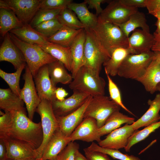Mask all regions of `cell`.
I'll list each match as a JSON object with an SVG mask.
<instances>
[{
	"label": "cell",
	"mask_w": 160,
	"mask_h": 160,
	"mask_svg": "<svg viewBox=\"0 0 160 160\" xmlns=\"http://www.w3.org/2000/svg\"><path fill=\"white\" fill-rule=\"evenodd\" d=\"M11 113L12 119L9 137L24 141L31 145L36 149L38 148L43 140L41 122L33 121L27 116L25 110Z\"/></svg>",
	"instance_id": "obj_1"
},
{
	"label": "cell",
	"mask_w": 160,
	"mask_h": 160,
	"mask_svg": "<svg viewBox=\"0 0 160 160\" xmlns=\"http://www.w3.org/2000/svg\"><path fill=\"white\" fill-rule=\"evenodd\" d=\"M98 20L96 26L90 29L111 56L112 52L117 48L129 47L128 38L119 26Z\"/></svg>",
	"instance_id": "obj_2"
},
{
	"label": "cell",
	"mask_w": 160,
	"mask_h": 160,
	"mask_svg": "<svg viewBox=\"0 0 160 160\" xmlns=\"http://www.w3.org/2000/svg\"><path fill=\"white\" fill-rule=\"evenodd\" d=\"M11 39L23 54L34 78L42 66L57 60L37 44L26 43L9 33Z\"/></svg>",
	"instance_id": "obj_3"
},
{
	"label": "cell",
	"mask_w": 160,
	"mask_h": 160,
	"mask_svg": "<svg viewBox=\"0 0 160 160\" xmlns=\"http://www.w3.org/2000/svg\"><path fill=\"white\" fill-rule=\"evenodd\" d=\"M105 84L103 78L84 65L77 72L69 87L73 90L94 97L105 95Z\"/></svg>",
	"instance_id": "obj_4"
},
{
	"label": "cell",
	"mask_w": 160,
	"mask_h": 160,
	"mask_svg": "<svg viewBox=\"0 0 160 160\" xmlns=\"http://www.w3.org/2000/svg\"><path fill=\"white\" fill-rule=\"evenodd\" d=\"M85 30L84 66L99 75L102 65L111 56L101 45L91 30Z\"/></svg>",
	"instance_id": "obj_5"
},
{
	"label": "cell",
	"mask_w": 160,
	"mask_h": 160,
	"mask_svg": "<svg viewBox=\"0 0 160 160\" xmlns=\"http://www.w3.org/2000/svg\"><path fill=\"white\" fill-rule=\"evenodd\" d=\"M153 51L139 54H130L121 64L117 75L126 79L136 80L144 73L154 57Z\"/></svg>",
	"instance_id": "obj_6"
},
{
	"label": "cell",
	"mask_w": 160,
	"mask_h": 160,
	"mask_svg": "<svg viewBox=\"0 0 160 160\" xmlns=\"http://www.w3.org/2000/svg\"><path fill=\"white\" fill-rule=\"evenodd\" d=\"M120 108L109 97L105 95L92 97L86 110L84 119L87 117L94 118L99 128L104 124L113 113L119 111Z\"/></svg>",
	"instance_id": "obj_7"
},
{
	"label": "cell",
	"mask_w": 160,
	"mask_h": 160,
	"mask_svg": "<svg viewBox=\"0 0 160 160\" xmlns=\"http://www.w3.org/2000/svg\"><path fill=\"white\" fill-rule=\"evenodd\" d=\"M36 112L40 116L43 133L42 144L36 150L38 155L37 158H41L44 149L49 139L55 132L59 129V127L50 101L45 99L41 100Z\"/></svg>",
	"instance_id": "obj_8"
},
{
	"label": "cell",
	"mask_w": 160,
	"mask_h": 160,
	"mask_svg": "<svg viewBox=\"0 0 160 160\" xmlns=\"http://www.w3.org/2000/svg\"><path fill=\"white\" fill-rule=\"evenodd\" d=\"M41 0H0V8L12 10L23 24L31 21L38 11Z\"/></svg>",
	"instance_id": "obj_9"
},
{
	"label": "cell",
	"mask_w": 160,
	"mask_h": 160,
	"mask_svg": "<svg viewBox=\"0 0 160 160\" xmlns=\"http://www.w3.org/2000/svg\"><path fill=\"white\" fill-rule=\"evenodd\" d=\"M138 11L137 8L129 7L125 5L121 0L110 1L97 17L98 20L119 25L126 22L132 14Z\"/></svg>",
	"instance_id": "obj_10"
},
{
	"label": "cell",
	"mask_w": 160,
	"mask_h": 160,
	"mask_svg": "<svg viewBox=\"0 0 160 160\" xmlns=\"http://www.w3.org/2000/svg\"><path fill=\"white\" fill-rule=\"evenodd\" d=\"M23 75L24 84L21 89L20 97L25 103L28 118L32 120L35 112L41 102L33 79V76L27 65Z\"/></svg>",
	"instance_id": "obj_11"
},
{
	"label": "cell",
	"mask_w": 160,
	"mask_h": 160,
	"mask_svg": "<svg viewBox=\"0 0 160 160\" xmlns=\"http://www.w3.org/2000/svg\"><path fill=\"white\" fill-rule=\"evenodd\" d=\"M69 97L60 101L56 99L52 102V109L56 117L66 116L82 105L90 95L78 90Z\"/></svg>",
	"instance_id": "obj_12"
},
{
	"label": "cell",
	"mask_w": 160,
	"mask_h": 160,
	"mask_svg": "<svg viewBox=\"0 0 160 160\" xmlns=\"http://www.w3.org/2000/svg\"><path fill=\"white\" fill-rule=\"evenodd\" d=\"M96 120L91 117H86L77 127L69 136L70 141L80 140L87 142L101 140Z\"/></svg>",
	"instance_id": "obj_13"
},
{
	"label": "cell",
	"mask_w": 160,
	"mask_h": 160,
	"mask_svg": "<svg viewBox=\"0 0 160 160\" xmlns=\"http://www.w3.org/2000/svg\"><path fill=\"white\" fill-rule=\"evenodd\" d=\"M136 130L132 124H126L108 134L105 139L98 143L99 145L103 148L117 150L125 148L129 138Z\"/></svg>",
	"instance_id": "obj_14"
},
{
	"label": "cell",
	"mask_w": 160,
	"mask_h": 160,
	"mask_svg": "<svg viewBox=\"0 0 160 160\" xmlns=\"http://www.w3.org/2000/svg\"><path fill=\"white\" fill-rule=\"evenodd\" d=\"M34 78L36 87L41 100L45 99L52 102L56 99L55 92L57 88L53 84L50 79L47 65L41 67Z\"/></svg>",
	"instance_id": "obj_15"
},
{
	"label": "cell",
	"mask_w": 160,
	"mask_h": 160,
	"mask_svg": "<svg viewBox=\"0 0 160 160\" xmlns=\"http://www.w3.org/2000/svg\"><path fill=\"white\" fill-rule=\"evenodd\" d=\"M92 97L90 95L82 105L72 113L56 117L59 128L65 135L69 137L84 119L86 110Z\"/></svg>",
	"instance_id": "obj_16"
},
{
	"label": "cell",
	"mask_w": 160,
	"mask_h": 160,
	"mask_svg": "<svg viewBox=\"0 0 160 160\" xmlns=\"http://www.w3.org/2000/svg\"><path fill=\"white\" fill-rule=\"evenodd\" d=\"M3 139L5 142L7 148V158L23 159L38 158L36 149L30 144L10 137Z\"/></svg>",
	"instance_id": "obj_17"
},
{
	"label": "cell",
	"mask_w": 160,
	"mask_h": 160,
	"mask_svg": "<svg viewBox=\"0 0 160 160\" xmlns=\"http://www.w3.org/2000/svg\"><path fill=\"white\" fill-rule=\"evenodd\" d=\"M0 61L11 63L16 70L26 63L22 52L11 39L9 32L4 37L0 46Z\"/></svg>",
	"instance_id": "obj_18"
},
{
	"label": "cell",
	"mask_w": 160,
	"mask_h": 160,
	"mask_svg": "<svg viewBox=\"0 0 160 160\" xmlns=\"http://www.w3.org/2000/svg\"><path fill=\"white\" fill-rule=\"evenodd\" d=\"M129 47L133 54L150 51L155 42L153 34L142 29H136L128 38Z\"/></svg>",
	"instance_id": "obj_19"
},
{
	"label": "cell",
	"mask_w": 160,
	"mask_h": 160,
	"mask_svg": "<svg viewBox=\"0 0 160 160\" xmlns=\"http://www.w3.org/2000/svg\"><path fill=\"white\" fill-rule=\"evenodd\" d=\"M70 142L69 137L65 135L59 128L47 144L41 158L45 160L56 159L59 154Z\"/></svg>",
	"instance_id": "obj_20"
},
{
	"label": "cell",
	"mask_w": 160,
	"mask_h": 160,
	"mask_svg": "<svg viewBox=\"0 0 160 160\" xmlns=\"http://www.w3.org/2000/svg\"><path fill=\"white\" fill-rule=\"evenodd\" d=\"M86 38L85 29H82L70 47L72 61L71 72L73 79L79 70L85 65L84 47Z\"/></svg>",
	"instance_id": "obj_21"
},
{
	"label": "cell",
	"mask_w": 160,
	"mask_h": 160,
	"mask_svg": "<svg viewBox=\"0 0 160 160\" xmlns=\"http://www.w3.org/2000/svg\"><path fill=\"white\" fill-rule=\"evenodd\" d=\"M136 80L151 94L157 91L156 86L160 82V62L155 56L143 74Z\"/></svg>",
	"instance_id": "obj_22"
},
{
	"label": "cell",
	"mask_w": 160,
	"mask_h": 160,
	"mask_svg": "<svg viewBox=\"0 0 160 160\" xmlns=\"http://www.w3.org/2000/svg\"><path fill=\"white\" fill-rule=\"evenodd\" d=\"M148 104L149 107L147 111L140 119L132 124L135 130L160 120V93L157 94L153 100L149 99Z\"/></svg>",
	"instance_id": "obj_23"
},
{
	"label": "cell",
	"mask_w": 160,
	"mask_h": 160,
	"mask_svg": "<svg viewBox=\"0 0 160 160\" xmlns=\"http://www.w3.org/2000/svg\"><path fill=\"white\" fill-rule=\"evenodd\" d=\"M9 32L28 44L44 45L50 42L47 38L36 31L29 23L23 24L21 27L12 30Z\"/></svg>",
	"instance_id": "obj_24"
},
{
	"label": "cell",
	"mask_w": 160,
	"mask_h": 160,
	"mask_svg": "<svg viewBox=\"0 0 160 160\" xmlns=\"http://www.w3.org/2000/svg\"><path fill=\"white\" fill-rule=\"evenodd\" d=\"M38 45L53 57L63 63L67 70L71 72L72 61L70 48L50 42L47 45Z\"/></svg>",
	"instance_id": "obj_25"
},
{
	"label": "cell",
	"mask_w": 160,
	"mask_h": 160,
	"mask_svg": "<svg viewBox=\"0 0 160 160\" xmlns=\"http://www.w3.org/2000/svg\"><path fill=\"white\" fill-rule=\"evenodd\" d=\"M24 102L10 88L0 89V108L10 112L25 110Z\"/></svg>",
	"instance_id": "obj_26"
},
{
	"label": "cell",
	"mask_w": 160,
	"mask_h": 160,
	"mask_svg": "<svg viewBox=\"0 0 160 160\" xmlns=\"http://www.w3.org/2000/svg\"><path fill=\"white\" fill-rule=\"evenodd\" d=\"M130 54H133V53L129 47H119L115 49L112 52L111 57L103 64L105 72L112 76L117 75L123 60Z\"/></svg>",
	"instance_id": "obj_27"
},
{
	"label": "cell",
	"mask_w": 160,
	"mask_h": 160,
	"mask_svg": "<svg viewBox=\"0 0 160 160\" xmlns=\"http://www.w3.org/2000/svg\"><path fill=\"white\" fill-rule=\"evenodd\" d=\"M86 5L84 1L79 3L72 2L67 8L77 15L80 22L86 27L85 29H93L97 24V17L89 10Z\"/></svg>",
	"instance_id": "obj_28"
},
{
	"label": "cell",
	"mask_w": 160,
	"mask_h": 160,
	"mask_svg": "<svg viewBox=\"0 0 160 160\" xmlns=\"http://www.w3.org/2000/svg\"><path fill=\"white\" fill-rule=\"evenodd\" d=\"M135 120L134 118L124 115L119 111H115L108 118L104 124L99 128V134L101 137L108 134L123 124H132Z\"/></svg>",
	"instance_id": "obj_29"
},
{
	"label": "cell",
	"mask_w": 160,
	"mask_h": 160,
	"mask_svg": "<svg viewBox=\"0 0 160 160\" xmlns=\"http://www.w3.org/2000/svg\"><path fill=\"white\" fill-rule=\"evenodd\" d=\"M49 74L53 84L55 87L58 83L69 84L72 81V75L62 62L57 60L47 64Z\"/></svg>",
	"instance_id": "obj_30"
},
{
	"label": "cell",
	"mask_w": 160,
	"mask_h": 160,
	"mask_svg": "<svg viewBox=\"0 0 160 160\" xmlns=\"http://www.w3.org/2000/svg\"><path fill=\"white\" fill-rule=\"evenodd\" d=\"M23 24L12 10L0 8V33L2 37H4L8 32Z\"/></svg>",
	"instance_id": "obj_31"
},
{
	"label": "cell",
	"mask_w": 160,
	"mask_h": 160,
	"mask_svg": "<svg viewBox=\"0 0 160 160\" xmlns=\"http://www.w3.org/2000/svg\"><path fill=\"white\" fill-rule=\"evenodd\" d=\"M118 25L128 38L130 33L138 28L150 32L144 13L138 11L132 14L125 23Z\"/></svg>",
	"instance_id": "obj_32"
},
{
	"label": "cell",
	"mask_w": 160,
	"mask_h": 160,
	"mask_svg": "<svg viewBox=\"0 0 160 160\" xmlns=\"http://www.w3.org/2000/svg\"><path fill=\"white\" fill-rule=\"evenodd\" d=\"M82 29L76 30L63 26L55 34L48 38V40L50 42L70 48Z\"/></svg>",
	"instance_id": "obj_33"
},
{
	"label": "cell",
	"mask_w": 160,
	"mask_h": 160,
	"mask_svg": "<svg viewBox=\"0 0 160 160\" xmlns=\"http://www.w3.org/2000/svg\"><path fill=\"white\" fill-rule=\"evenodd\" d=\"M57 19L63 26L76 30L86 29L75 13L67 7L62 10Z\"/></svg>",
	"instance_id": "obj_34"
},
{
	"label": "cell",
	"mask_w": 160,
	"mask_h": 160,
	"mask_svg": "<svg viewBox=\"0 0 160 160\" xmlns=\"http://www.w3.org/2000/svg\"><path fill=\"white\" fill-rule=\"evenodd\" d=\"M24 63L18 68L14 73H8L0 69V76L7 84L10 89L20 97L21 89L19 85L20 76L23 70L25 68Z\"/></svg>",
	"instance_id": "obj_35"
},
{
	"label": "cell",
	"mask_w": 160,
	"mask_h": 160,
	"mask_svg": "<svg viewBox=\"0 0 160 160\" xmlns=\"http://www.w3.org/2000/svg\"><path fill=\"white\" fill-rule=\"evenodd\" d=\"M160 127V120L146 127L142 130H137L129 138L127 145L124 148L125 151L127 152H129L132 146L144 140Z\"/></svg>",
	"instance_id": "obj_36"
},
{
	"label": "cell",
	"mask_w": 160,
	"mask_h": 160,
	"mask_svg": "<svg viewBox=\"0 0 160 160\" xmlns=\"http://www.w3.org/2000/svg\"><path fill=\"white\" fill-rule=\"evenodd\" d=\"M87 148L91 151H98L108 155L114 159L120 160H141L137 157L123 153L117 150L103 148L94 142Z\"/></svg>",
	"instance_id": "obj_37"
},
{
	"label": "cell",
	"mask_w": 160,
	"mask_h": 160,
	"mask_svg": "<svg viewBox=\"0 0 160 160\" xmlns=\"http://www.w3.org/2000/svg\"><path fill=\"white\" fill-rule=\"evenodd\" d=\"M63 26L57 18H55L42 22L34 28L48 38L55 34Z\"/></svg>",
	"instance_id": "obj_38"
},
{
	"label": "cell",
	"mask_w": 160,
	"mask_h": 160,
	"mask_svg": "<svg viewBox=\"0 0 160 160\" xmlns=\"http://www.w3.org/2000/svg\"><path fill=\"white\" fill-rule=\"evenodd\" d=\"M62 9H39L31 21L30 25L34 28L42 22L57 18Z\"/></svg>",
	"instance_id": "obj_39"
},
{
	"label": "cell",
	"mask_w": 160,
	"mask_h": 160,
	"mask_svg": "<svg viewBox=\"0 0 160 160\" xmlns=\"http://www.w3.org/2000/svg\"><path fill=\"white\" fill-rule=\"evenodd\" d=\"M105 73L108 80V90L110 99L129 113L134 115L123 104L120 92L116 84L112 80L110 76L107 73Z\"/></svg>",
	"instance_id": "obj_40"
},
{
	"label": "cell",
	"mask_w": 160,
	"mask_h": 160,
	"mask_svg": "<svg viewBox=\"0 0 160 160\" xmlns=\"http://www.w3.org/2000/svg\"><path fill=\"white\" fill-rule=\"evenodd\" d=\"M4 112L0 111V139H2L9 137L12 119L11 112L8 111Z\"/></svg>",
	"instance_id": "obj_41"
},
{
	"label": "cell",
	"mask_w": 160,
	"mask_h": 160,
	"mask_svg": "<svg viewBox=\"0 0 160 160\" xmlns=\"http://www.w3.org/2000/svg\"><path fill=\"white\" fill-rule=\"evenodd\" d=\"M71 0H41L39 9H63L72 2Z\"/></svg>",
	"instance_id": "obj_42"
},
{
	"label": "cell",
	"mask_w": 160,
	"mask_h": 160,
	"mask_svg": "<svg viewBox=\"0 0 160 160\" xmlns=\"http://www.w3.org/2000/svg\"><path fill=\"white\" fill-rule=\"evenodd\" d=\"M79 145L76 143L71 142L59 154L57 160H74L76 151L79 150Z\"/></svg>",
	"instance_id": "obj_43"
},
{
	"label": "cell",
	"mask_w": 160,
	"mask_h": 160,
	"mask_svg": "<svg viewBox=\"0 0 160 160\" xmlns=\"http://www.w3.org/2000/svg\"><path fill=\"white\" fill-rule=\"evenodd\" d=\"M87 160H111L107 155L103 153L91 151L87 148L84 149Z\"/></svg>",
	"instance_id": "obj_44"
},
{
	"label": "cell",
	"mask_w": 160,
	"mask_h": 160,
	"mask_svg": "<svg viewBox=\"0 0 160 160\" xmlns=\"http://www.w3.org/2000/svg\"><path fill=\"white\" fill-rule=\"evenodd\" d=\"M109 1L107 0H85L84 2L88 5V8L94 9L95 10V15L98 17L103 10L101 7V4L109 2Z\"/></svg>",
	"instance_id": "obj_45"
},
{
	"label": "cell",
	"mask_w": 160,
	"mask_h": 160,
	"mask_svg": "<svg viewBox=\"0 0 160 160\" xmlns=\"http://www.w3.org/2000/svg\"><path fill=\"white\" fill-rule=\"evenodd\" d=\"M145 5L148 13L151 15L160 9V0H146Z\"/></svg>",
	"instance_id": "obj_46"
},
{
	"label": "cell",
	"mask_w": 160,
	"mask_h": 160,
	"mask_svg": "<svg viewBox=\"0 0 160 160\" xmlns=\"http://www.w3.org/2000/svg\"><path fill=\"white\" fill-rule=\"evenodd\" d=\"M125 5L131 8L146 7V0H121Z\"/></svg>",
	"instance_id": "obj_47"
},
{
	"label": "cell",
	"mask_w": 160,
	"mask_h": 160,
	"mask_svg": "<svg viewBox=\"0 0 160 160\" xmlns=\"http://www.w3.org/2000/svg\"><path fill=\"white\" fill-rule=\"evenodd\" d=\"M7 159V149L5 142L0 139V160H6Z\"/></svg>",
	"instance_id": "obj_48"
},
{
	"label": "cell",
	"mask_w": 160,
	"mask_h": 160,
	"mask_svg": "<svg viewBox=\"0 0 160 160\" xmlns=\"http://www.w3.org/2000/svg\"><path fill=\"white\" fill-rule=\"evenodd\" d=\"M55 97L57 100L62 101L65 99V97L68 95V93L62 87L57 88L55 92Z\"/></svg>",
	"instance_id": "obj_49"
},
{
	"label": "cell",
	"mask_w": 160,
	"mask_h": 160,
	"mask_svg": "<svg viewBox=\"0 0 160 160\" xmlns=\"http://www.w3.org/2000/svg\"><path fill=\"white\" fill-rule=\"evenodd\" d=\"M153 35L155 38V42L151 50L153 52L160 51V37Z\"/></svg>",
	"instance_id": "obj_50"
},
{
	"label": "cell",
	"mask_w": 160,
	"mask_h": 160,
	"mask_svg": "<svg viewBox=\"0 0 160 160\" xmlns=\"http://www.w3.org/2000/svg\"><path fill=\"white\" fill-rule=\"evenodd\" d=\"M74 160H87V159L86 157L81 153L79 150H78L75 153Z\"/></svg>",
	"instance_id": "obj_51"
},
{
	"label": "cell",
	"mask_w": 160,
	"mask_h": 160,
	"mask_svg": "<svg viewBox=\"0 0 160 160\" xmlns=\"http://www.w3.org/2000/svg\"><path fill=\"white\" fill-rule=\"evenodd\" d=\"M155 25L157 28L153 34L160 37V18L157 19Z\"/></svg>",
	"instance_id": "obj_52"
},
{
	"label": "cell",
	"mask_w": 160,
	"mask_h": 160,
	"mask_svg": "<svg viewBox=\"0 0 160 160\" xmlns=\"http://www.w3.org/2000/svg\"><path fill=\"white\" fill-rule=\"evenodd\" d=\"M151 15L157 19L160 18V9L154 12Z\"/></svg>",
	"instance_id": "obj_53"
},
{
	"label": "cell",
	"mask_w": 160,
	"mask_h": 160,
	"mask_svg": "<svg viewBox=\"0 0 160 160\" xmlns=\"http://www.w3.org/2000/svg\"><path fill=\"white\" fill-rule=\"evenodd\" d=\"M36 158L34 157L29 158L23 159H12L7 158L6 160H35Z\"/></svg>",
	"instance_id": "obj_54"
},
{
	"label": "cell",
	"mask_w": 160,
	"mask_h": 160,
	"mask_svg": "<svg viewBox=\"0 0 160 160\" xmlns=\"http://www.w3.org/2000/svg\"><path fill=\"white\" fill-rule=\"evenodd\" d=\"M153 52L154 53L155 57L160 62V51H156Z\"/></svg>",
	"instance_id": "obj_55"
},
{
	"label": "cell",
	"mask_w": 160,
	"mask_h": 160,
	"mask_svg": "<svg viewBox=\"0 0 160 160\" xmlns=\"http://www.w3.org/2000/svg\"><path fill=\"white\" fill-rule=\"evenodd\" d=\"M156 89L157 91H159L160 93V82L157 85Z\"/></svg>",
	"instance_id": "obj_56"
},
{
	"label": "cell",
	"mask_w": 160,
	"mask_h": 160,
	"mask_svg": "<svg viewBox=\"0 0 160 160\" xmlns=\"http://www.w3.org/2000/svg\"><path fill=\"white\" fill-rule=\"evenodd\" d=\"M35 160H45L42 159L41 158H36ZM57 160V159L54 160Z\"/></svg>",
	"instance_id": "obj_57"
}]
</instances>
